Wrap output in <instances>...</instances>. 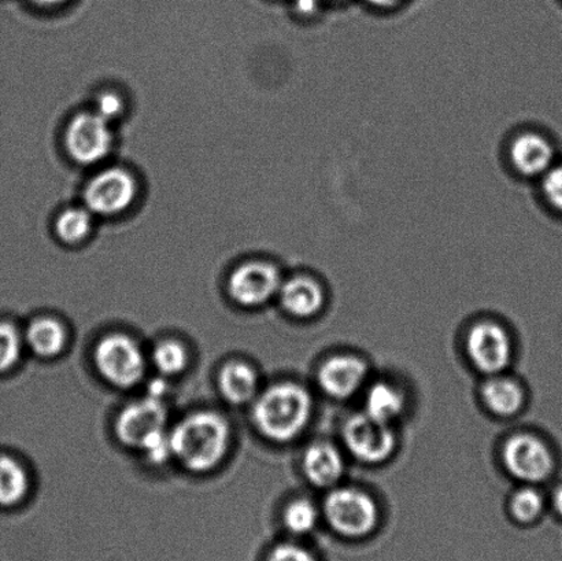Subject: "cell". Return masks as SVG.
I'll return each mask as SVG.
<instances>
[{
  "label": "cell",
  "instance_id": "28",
  "mask_svg": "<svg viewBox=\"0 0 562 561\" xmlns=\"http://www.w3.org/2000/svg\"><path fill=\"white\" fill-rule=\"evenodd\" d=\"M268 561H317V559L305 548L283 543L274 549Z\"/></svg>",
  "mask_w": 562,
  "mask_h": 561
},
{
  "label": "cell",
  "instance_id": "4",
  "mask_svg": "<svg viewBox=\"0 0 562 561\" xmlns=\"http://www.w3.org/2000/svg\"><path fill=\"white\" fill-rule=\"evenodd\" d=\"M506 470L527 485H538L554 474L558 460L544 439L530 434H520L505 445Z\"/></svg>",
  "mask_w": 562,
  "mask_h": 561
},
{
  "label": "cell",
  "instance_id": "18",
  "mask_svg": "<svg viewBox=\"0 0 562 561\" xmlns=\"http://www.w3.org/2000/svg\"><path fill=\"white\" fill-rule=\"evenodd\" d=\"M220 389L233 404H245L255 397L257 375L245 362H229L220 375Z\"/></svg>",
  "mask_w": 562,
  "mask_h": 561
},
{
  "label": "cell",
  "instance_id": "17",
  "mask_svg": "<svg viewBox=\"0 0 562 561\" xmlns=\"http://www.w3.org/2000/svg\"><path fill=\"white\" fill-rule=\"evenodd\" d=\"M405 411V399L393 384L379 382L368 390L366 397V414L373 419L387 423L398 419Z\"/></svg>",
  "mask_w": 562,
  "mask_h": 561
},
{
  "label": "cell",
  "instance_id": "10",
  "mask_svg": "<svg viewBox=\"0 0 562 561\" xmlns=\"http://www.w3.org/2000/svg\"><path fill=\"white\" fill-rule=\"evenodd\" d=\"M467 350L479 371L495 375L509 366L512 345L503 327L492 322L476 324L468 334Z\"/></svg>",
  "mask_w": 562,
  "mask_h": 561
},
{
  "label": "cell",
  "instance_id": "29",
  "mask_svg": "<svg viewBox=\"0 0 562 561\" xmlns=\"http://www.w3.org/2000/svg\"><path fill=\"white\" fill-rule=\"evenodd\" d=\"M550 507L553 508L555 515L562 520V482L554 487L552 496H550Z\"/></svg>",
  "mask_w": 562,
  "mask_h": 561
},
{
  "label": "cell",
  "instance_id": "21",
  "mask_svg": "<svg viewBox=\"0 0 562 561\" xmlns=\"http://www.w3.org/2000/svg\"><path fill=\"white\" fill-rule=\"evenodd\" d=\"M87 207L66 209L55 222V234L68 245L81 244L92 229V216Z\"/></svg>",
  "mask_w": 562,
  "mask_h": 561
},
{
  "label": "cell",
  "instance_id": "8",
  "mask_svg": "<svg viewBox=\"0 0 562 561\" xmlns=\"http://www.w3.org/2000/svg\"><path fill=\"white\" fill-rule=\"evenodd\" d=\"M136 194V180L128 170L109 168L88 181L82 198L91 213L115 216L134 203Z\"/></svg>",
  "mask_w": 562,
  "mask_h": 561
},
{
  "label": "cell",
  "instance_id": "24",
  "mask_svg": "<svg viewBox=\"0 0 562 561\" xmlns=\"http://www.w3.org/2000/svg\"><path fill=\"white\" fill-rule=\"evenodd\" d=\"M154 364L165 375H176L187 366V351L175 340L159 344L153 355Z\"/></svg>",
  "mask_w": 562,
  "mask_h": 561
},
{
  "label": "cell",
  "instance_id": "27",
  "mask_svg": "<svg viewBox=\"0 0 562 561\" xmlns=\"http://www.w3.org/2000/svg\"><path fill=\"white\" fill-rule=\"evenodd\" d=\"M124 110V102L117 93L104 92L98 99L97 113L104 120L112 121L117 119Z\"/></svg>",
  "mask_w": 562,
  "mask_h": 561
},
{
  "label": "cell",
  "instance_id": "11",
  "mask_svg": "<svg viewBox=\"0 0 562 561\" xmlns=\"http://www.w3.org/2000/svg\"><path fill=\"white\" fill-rule=\"evenodd\" d=\"M281 283L280 272L272 263L247 262L231 274L229 294L241 305H262L279 293Z\"/></svg>",
  "mask_w": 562,
  "mask_h": 561
},
{
  "label": "cell",
  "instance_id": "3",
  "mask_svg": "<svg viewBox=\"0 0 562 561\" xmlns=\"http://www.w3.org/2000/svg\"><path fill=\"white\" fill-rule=\"evenodd\" d=\"M324 514L336 532L349 538L366 537L378 524L376 504L356 489H336L329 493Z\"/></svg>",
  "mask_w": 562,
  "mask_h": 561
},
{
  "label": "cell",
  "instance_id": "22",
  "mask_svg": "<svg viewBox=\"0 0 562 561\" xmlns=\"http://www.w3.org/2000/svg\"><path fill=\"white\" fill-rule=\"evenodd\" d=\"M512 514L521 524H531L541 518L544 509H547V498L538 489L526 486L520 489L512 498Z\"/></svg>",
  "mask_w": 562,
  "mask_h": 561
},
{
  "label": "cell",
  "instance_id": "30",
  "mask_svg": "<svg viewBox=\"0 0 562 561\" xmlns=\"http://www.w3.org/2000/svg\"><path fill=\"white\" fill-rule=\"evenodd\" d=\"M296 9L300 13L312 14L316 10V0H296Z\"/></svg>",
  "mask_w": 562,
  "mask_h": 561
},
{
  "label": "cell",
  "instance_id": "5",
  "mask_svg": "<svg viewBox=\"0 0 562 561\" xmlns=\"http://www.w3.org/2000/svg\"><path fill=\"white\" fill-rule=\"evenodd\" d=\"M95 361L99 372L114 386L131 388L145 373V359L134 340L125 335H110L98 345Z\"/></svg>",
  "mask_w": 562,
  "mask_h": 561
},
{
  "label": "cell",
  "instance_id": "1",
  "mask_svg": "<svg viewBox=\"0 0 562 561\" xmlns=\"http://www.w3.org/2000/svg\"><path fill=\"white\" fill-rule=\"evenodd\" d=\"M229 426L224 417L212 412L191 415L170 433L172 455L194 472L214 469L229 447Z\"/></svg>",
  "mask_w": 562,
  "mask_h": 561
},
{
  "label": "cell",
  "instance_id": "9",
  "mask_svg": "<svg viewBox=\"0 0 562 561\" xmlns=\"http://www.w3.org/2000/svg\"><path fill=\"white\" fill-rule=\"evenodd\" d=\"M165 425H167V411L161 401L148 397L126 406L121 412L115 431L121 442L131 448L143 449L150 439L165 431Z\"/></svg>",
  "mask_w": 562,
  "mask_h": 561
},
{
  "label": "cell",
  "instance_id": "14",
  "mask_svg": "<svg viewBox=\"0 0 562 561\" xmlns=\"http://www.w3.org/2000/svg\"><path fill=\"white\" fill-rule=\"evenodd\" d=\"M303 470L314 486H335L344 476V458L334 445L314 444L306 450L305 458H303Z\"/></svg>",
  "mask_w": 562,
  "mask_h": 561
},
{
  "label": "cell",
  "instance_id": "26",
  "mask_svg": "<svg viewBox=\"0 0 562 561\" xmlns=\"http://www.w3.org/2000/svg\"><path fill=\"white\" fill-rule=\"evenodd\" d=\"M543 192L550 205L562 212V165L548 170L543 179Z\"/></svg>",
  "mask_w": 562,
  "mask_h": 561
},
{
  "label": "cell",
  "instance_id": "6",
  "mask_svg": "<svg viewBox=\"0 0 562 561\" xmlns=\"http://www.w3.org/2000/svg\"><path fill=\"white\" fill-rule=\"evenodd\" d=\"M113 134L109 121L98 113H80L71 119L65 132V147L75 162L93 165L109 156Z\"/></svg>",
  "mask_w": 562,
  "mask_h": 561
},
{
  "label": "cell",
  "instance_id": "13",
  "mask_svg": "<svg viewBox=\"0 0 562 561\" xmlns=\"http://www.w3.org/2000/svg\"><path fill=\"white\" fill-rule=\"evenodd\" d=\"M510 158L521 175L538 176L552 168L554 152L543 136L527 132L512 143Z\"/></svg>",
  "mask_w": 562,
  "mask_h": 561
},
{
  "label": "cell",
  "instance_id": "19",
  "mask_svg": "<svg viewBox=\"0 0 562 561\" xmlns=\"http://www.w3.org/2000/svg\"><path fill=\"white\" fill-rule=\"evenodd\" d=\"M26 343L38 356H57L66 345L65 328L63 324L53 318H38L27 327Z\"/></svg>",
  "mask_w": 562,
  "mask_h": 561
},
{
  "label": "cell",
  "instance_id": "31",
  "mask_svg": "<svg viewBox=\"0 0 562 561\" xmlns=\"http://www.w3.org/2000/svg\"><path fill=\"white\" fill-rule=\"evenodd\" d=\"M374 5H379V8H391L400 2V0H369Z\"/></svg>",
  "mask_w": 562,
  "mask_h": 561
},
{
  "label": "cell",
  "instance_id": "32",
  "mask_svg": "<svg viewBox=\"0 0 562 561\" xmlns=\"http://www.w3.org/2000/svg\"><path fill=\"white\" fill-rule=\"evenodd\" d=\"M32 2L38 5H47V8H49V5H57L64 3L65 0H32Z\"/></svg>",
  "mask_w": 562,
  "mask_h": 561
},
{
  "label": "cell",
  "instance_id": "12",
  "mask_svg": "<svg viewBox=\"0 0 562 561\" xmlns=\"http://www.w3.org/2000/svg\"><path fill=\"white\" fill-rule=\"evenodd\" d=\"M366 362L352 356H335L319 368L318 383L334 399H349L366 383Z\"/></svg>",
  "mask_w": 562,
  "mask_h": 561
},
{
  "label": "cell",
  "instance_id": "2",
  "mask_svg": "<svg viewBox=\"0 0 562 561\" xmlns=\"http://www.w3.org/2000/svg\"><path fill=\"white\" fill-rule=\"evenodd\" d=\"M312 400L306 390L294 383H281L257 400L255 422L272 441L289 442L300 436L311 419Z\"/></svg>",
  "mask_w": 562,
  "mask_h": 561
},
{
  "label": "cell",
  "instance_id": "16",
  "mask_svg": "<svg viewBox=\"0 0 562 561\" xmlns=\"http://www.w3.org/2000/svg\"><path fill=\"white\" fill-rule=\"evenodd\" d=\"M483 400L494 414L512 416L517 414L525 404V393L519 384L510 379L492 378L484 384Z\"/></svg>",
  "mask_w": 562,
  "mask_h": 561
},
{
  "label": "cell",
  "instance_id": "15",
  "mask_svg": "<svg viewBox=\"0 0 562 561\" xmlns=\"http://www.w3.org/2000/svg\"><path fill=\"white\" fill-rule=\"evenodd\" d=\"M281 306L295 317H311L322 310L324 294L322 288L307 277H295L281 283L279 290Z\"/></svg>",
  "mask_w": 562,
  "mask_h": 561
},
{
  "label": "cell",
  "instance_id": "7",
  "mask_svg": "<svg viewBox=\"0 0 562 561\" xmlns=\"http://www.w3.org/2000/svg\"><path fill=\"white\" fill-rule=\"evenodd\" d=\"M344 439L350 453L367 464L383 463L393 455L396 445L393 428L366 412L345 423Z\"/></svg>",
  "mask_w": 562,
  "mask_h": 561
},
{
  "label": "cell",
  "instance_id": "20",
  "mask_svg": "<svg viewBox=\"0 0 562 561\" xmlns=\"http://www.w3.org/2000/svg\"><path fill=\"white\" fill-rule=\"evenodd\" d=\"M27 476L22 467L8 456H0V505L11 507L25 497Z\"/></svg>",
  "mask_w": 562,
  "mask_h": 561
},
{
  "label": "cell",
  "instance_id": "23",
  "mask_svg": "<svg viewBox=\"0 0 562 561\" xmlns=\"http://www.w3.org/2000/svg\"><path fill=\"white\" fill-rule=\"evenodd\" d=\"M318 521V510L316 505L307 500H296L286 507L284 513V524L286 529L294 535L303 536L314 530Z\"/></svg>",
  "mask_w": 562,
  "mask_h": 561
},
{
  "label": "cell",
  "instance_id": "25",
  "mask_svg": "<svg viewBox=\"0 0 562 561\" xmlns=\"http://www.w3.org/2000/svg\"><path fill=\"white\" fill-rule=\"evenodd\" d=\"M21 335L8 323H0V372L10 370L20 360Z\"/></svg>",
  "mask_w": 562,
  "mask_h": 561
}]
</instances>
